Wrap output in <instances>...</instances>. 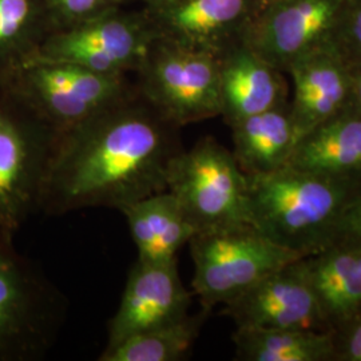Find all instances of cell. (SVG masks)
Instances as JSON below:
<instances>
[{
	"label": "cell",
	"instance_id": "obj_1",
	"mask_svg": "<svg viewBox=\"0 0 361 361\" xmlns=\"http://www.w3.org/2000/svg\"><path fill=\"white\" fill-rule=\"evenodd\" d=\"M180 129L138 94L59 135L39 212L123 209L168 190L169 169L183 149Z\"/></svg>",
	"mask_w": 361,
	"mask_h": 361
},
{
	"label": "cell",
	"instance_id": "obj_2",
	"mask_svg": "<svg viewBox=\"0 0 361 361\" xmlns=\"http://www.w3.org/2000/svg\"><path fill=\"white\" fill-rule=\"evenodd\" d=\"M246 178L250 224L302 257L332 245L337 219L361 182L289 165Z\"/></svg>",
	"mask_w": 361,
	"mask_h": 361
},
{
	"label": "cell",
	"instance_id": "obj_3",
	"mask_svg": "<svg viewBox=\"0 0 361 361\" xmlns=\"http://www.w3.org/2000/svg\"><path fill=\"white\" fill-rule=\"evenodd\" d=\"M59 134L13 91L0 86V243L13 244L38 213Z\"/></svg>",
	"mask_w": 361,
	"mask_h": 361
},
{
	"label": "cell",
	"instance_id": "obj_4",
	"mask_svg": "<svg viewBox=\"0 0 361 361\" xmlns=\"http://www.w3.org/2000/svg\"><path fill=\"white\" fill-rule=\"evenodd\" d=\"M0 86L13 91L59 135L135 90L125 75L37 58H26L0 74Z\"/></svg>",
	"mask_w": 361,
	"mask_h": 361
},
{
	"label": "cell",
	"instance_id": "obj_5",
	"mask_svg": "<svg viewBox=\"0 0 361 361\" xmlns=\"http://www.w3.org/2000/svg\"><path fill=\"white\" fill-rule=\"evenodd\" d=\"M63 295L13 244L0 243V361H37L65 323Z\"/></svg>",
	"mask_w": 361,
	"mask_h": 361
},
{
	"label": "cell",
	"instance_id": "obj_6",
	"mask_svg": "<svg viewBox=\"0 0 361 361\" xmlns=\"http://www.w3.org/2000/svg\"><path fill=\"white\" fill-rule=\"evenodd\" d=\"M188 245L194 264L193 293L210 312L271 271L304 258L277 245L252 224L197 232Z\"/></svg>",
	"mask_w": 361,
	"mask_h": 361
},
{
	"label": "cell",
	"instance_id": "obj_7",
	"mask_svg": "<svg viewBox=\"0 0 361 361\" xmlns=\"http://www.w3.org/2000/svg\"><path fill=\"white\" fill-rule=\"evenodd\" d=\"M168 190L197 232L250 224L247 178L232 152L214 137H202L176 155Z\"/></svg>",
	"mask_w": 361,
	"mask_h": 361
},
{
	"label": "cell",
	"instance_id": "obj_8",
	"mask_svg": "<svg viewBox=\"0 0 361 361\" xmlns=\"http://www.w3.org/2000/svg\"><path fill=\"white\" fill-rule=\"evenodd\" d=\"M137 74L138 94L178 128L221 116L219 55L157 37Z\"/></svg>",
	"mask_w": 361,
	"mask_h": 361
},
{
	"label": "cell",
	"instance_id": "obj_9",
	"mask_svg": "<svg viewBox=\"0 0 361 361\" xmlns=\"http://www.w3.org/2000/svg\"><path fill=\"white\" fill-rule=\"evenodd\" d=\"M155 38L145 13H123L116 7L77 26L50 32L28 58L126 75L140 70Z\"/></svg>",
	"mask_w": 361,
	"mask_h": 361
},
{
	"label": "cell",
	"instance_id": "obj_10",
	"mask_svg": "<svg viewBox=\"0 0 361 361\" xmlns=\"http://www.w3.org/2000/svg\"><path fill=\"white\" fill-rule=\"evenodd\" d=\"M348 0H264L238 42L286 71L302 55L332 40Z\"/></svg>",
	"mask_w": 361,
	"mask_h": 361
},
{
	"label": "cell",
	"instance_id": "obj_11",
	"mask_svg": "<svg viewBox=\"0 0 361 361\" xmlns=\"http://www.w3.org/2000/svg\"><path fill=\"white\" fill-rule=\"evenodd\" d=\"M300 259L271 271L226 302L222 314L232 319L235 328L328 331Z\"/></svg>",
	"mask_w": 361,
	"mask_h": 361
},
{
	"label": "cell",
	"instance_id": "obj_12",
	"mask_svg": "<svg viewBox=\"0 0 361 361\" xmlns=\"http://www.w3.org/2000/svg\"><path fill=\"white\" fill-rule=\"evenodd\" d=\"M192 293L183 286L178 261L152 264L137 258L123 289L119 308L109 323L106 347L130 336L189 314Z\"/></svg>",
	"mask_w": 361,
	"mask_h": 361
},
{
	"label": "cell",
	"instance_id": "obj_13",
	"mask_svg": "<svg viewBox=\"0 0 361 361\" xmlns=\"http://www.w3.org/2000/svg\"><path fill=\"white\" fill-rule=\"evenodd\" d=\"M264 0H177L146 10L158 38L219 55L252 20Z\"/></svg>",
	"mask_w": 361,
	"mask_h": 361
},
{
	"label": "cell",
	"instance_id": "obj_14",
	"mask_svg": "<svg viewBox=\"0 0 361 361\" xmlns=\"http://www.w3.org/2000/svg\"><path fill=\"white\" fill-rule=\"evenodd\" d=\"M286 71L293 82L289 113L298 140L352 106V70L332 42L302 55Z\"/></svg>",
	"mask_w": 361,
	"mask_h": 361
},
{
	"label": "cell",
	"instance_id": "obj_15",
	"mask_svg": "<svg viewBox=\"0 0 361 361\" xmlns=\"http://www.w3.org/2000/svg\"><path fill=\"white\" fill-rule=\"evenodd\" d=\"M219 58L221 116L231 126L246 116L288 104L280 70L235 42Z\"/></svg>",
	"mask_w": 361,
	"mask_h": 361
},
{
	"label": "cell",
	"instance_id": "obj_16",
	"mask_svg": "<svg viewBox=\"0 0 361 361\" xmlns=\"http://www.w3.org/2000/svg\"><path fill=\"white\" fill-rule=\"evenodd\" d=\"M324 325L334 331L361 308V246H329L300 259Z\"/></svg>",
	"mask_w": 361,
	"mask_h": 361
},
{
	"label": "cell",
	"instance_id": "obj_17",
	"mask_svg": "<svg viewBox=\"0 0 361 361\" xmlns=\"http://www.w3.org/2000/svg\"><path fill=\"white\" fill-rule=\"evenodd\" d=\"M128 221L138 259L177 262L180 249L197 233L178 200L169 190L138 200L119 210Z\"/></svg>",
	"mask_w": 361,
	"mask_h": 361
},
{
	"label": "cell",
	"instance_id": "obj_18",
	"mask_svg": "<svg viewBox=\"0 0 361 361\" xmlns=\"http://www.w3.org/2000/svg\"><path fill=\"white\" fill-rule=\"evenodd\" d=\"M336 178L361 180V113L352 106L302 135L288 164Z\"/></svg>",
	"mask_w": 361,
	"mask_h": 361
},
{
	"label": "cell",
	"instance_id": "obj_19",
	"mask_svg": "<svg viewBox=\"0 0 361 361\" xmlns=\"http://www.w3.org/2000/svg\"><path fill=\"white\" fill-rule=\"evenodd\" d=\"M229 128L233 155L247 177L286 166L298 142L289 104L246 116Z\"/></svg>",
	"mask_w": 361,
	"mask_h": 361
},
{
	"label": "cell",
	"instance_id": "obj_20",
	"mask_svg": "<svg viewBox=\"0 0 361 361\" xmlns=\"http://www.w3.org/2000/svg\"><path fill=\"white\" fill-rule=\"evenodd\" d=\"M235 360L335 361L332 331L235 328Z\"/></svg>",
	"mask_w": 361,
	"mask_h": 361
},
{
	"label": "cell",
	"instance_id": "obj_21",
	"mask_svg": "<svg viewBox=\"0 0 361 361\" xmlns=\"http://www.w3.org/2000/svg\"><path fill=\"white\" fill-rule=\"evenodd\" d=\"M210 310L158 325L106 347L99 361H180L190 355Z\"/></svg>",
	"mask_w": 361,
	"mask_h": 361
},
{
	"label": "cell",
	"instance_id": "obj_22",
	"mask_svg": "<svg viewBox=\"0 0 361 361\" xmlns=\"http://www.w3.org/2000/svg\"><path fill=\"white\" fill-rule=\"evenodd\" d=\"M50 32L42 0H0V74L34 54Z\"/></svg>",
	"mask_w": 361,
	"mask_h": 361
},
{
	"label": "cell",
	"instance_id": "obj_23",
	"mask_svg": "<svg viewBox=\"0 0 361 361\" xmlns=\"http://www.w3.org/2000/svg\"><path fill=\"white\" fill-rule=\"evenodd\" d=\"M51 32L77 26L121 6L119 0H42Z\"/></svg>",
	"mask_w": 361,
	"mask_h": 361
},
{
	"label": "cell",
	"instance_id": "obj_24",
	"mask_svg": "<svg viewBox=\"0 0 361 361\" xmlns=\"http://www.w3.org/2000/svg\"><path fill=\"white\" fill-rule=\"evenodd\" d=\"M331 42L350 68L361 66V0L347 1Z\"/></svg>",
	"mask_w": 361,
	"mask_h": 361
},
{
	"label": "cell",
	"instance_id": "obj_25",
	"mask_svg": "<svg viewBox=\"0 0 361 361\" xmlns=\"http://www.w3.org/2000/svg\"><path fill=\"white\" fill-rule=\"evenodd\" d=\"M331 246H361V182L337 219Z\"/></svg>",
	"mask_w": 361,
	"mask_h": 361
},
{
	"label": "cell",
	"instance_id": "obj_26",
	"mask_svg": "<svg viewBox=\"0 0 361 361\" xmlns=\"http://www.w3.org/2000/svg\"><path fill=\"white\" fill-rule=\"evenodd\" d=\"M332 332L335 361H361V308Z\"/></svg>",
	"mask_w": 361,
	"mask_h": 361
},
{
	"label": "cell",
	"instance_id": "obj_27",
	"mask_svg": "<svg viewBox=\"0 0 361 361\" xmlns=\"http://www.w3.org/2000/svg\"><path fill=\"white\" fill-rule=\"evenodd\" d=\"M352 80H353V91H352V107L361 113V66L352 67Z\"/></svg>",
	"mask_w": 361,
	"mask_h": 361
},
{
	"label": "cell",
	"instance_id": "obj_28",
	"mask_svg": "<svg viewBox=\"0 0 361 361\" xmlns=\"http://www.w3.org/2000/svg\"><path fill=\"white\" fill-rule=\"evenodd\" d=\"M125 1H129V0H119V3H125ZM137 1H142L146 4V10H153V8H159V7H164V6H169L177 0H137Z\"/></svg>",
	"mask_w": 361,
	"mask_h": 361
}]
</instances>
